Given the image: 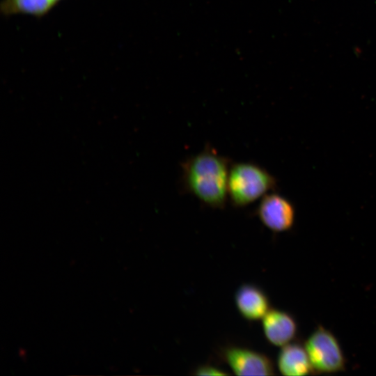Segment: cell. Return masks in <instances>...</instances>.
Segmentation results:
<instances>
[{
	"instance_id": "6da1fadb",
	"label": "cell",
	"mask_w": 376,
	"mask_h": 376,
	"mask_svg": "<svg viewBox=\"0 0 376 376\" xmlns=\"http://www.w3.org/2000/svg\"><path fill=\"white\" fill-rule=\"evenodd\" d=\"M230 160L207 146L182 164V180L187 191L201 203L222 209L228 200Z\"/></svg>"
},
{
	"instance_id": "8fae6325",
	"label": "cell",
	"mask_w": 376,
	"mask_h": 376,
	"mask_svg": "<svg viewBox=\"0 0 376 376\" xmlns=\"http://www.w3.org/2000/svg\"><path fill=\"white\" fill-rule=\"evenodd\" d=\"M61 0H53V1L56 4L58 1H60Z\"/></svg>"
},
{
	"instance_id": "3957f363",
	"label": "cell",
	"mask_w": 376,
	"mask_h": 376,
	"mask_svg": "<svg viewBox=\"0 0 376 376\" xmlns=\"http://www.w3.org/2000/svg\"><path fill=\"white\" fill-rule=\"evenodd\" d=\"M313 371L335 373L345 370V358L336 337L322 326L318 327L304 343Z\"/></svg>"
},
{
	"instance_id": "8992f818",
	"label": "cell",
	"mask_w": 376,
	"mask_h": 376,
	"mask_svg": "<svg viewBox=\"0 0 376 376\" xmlns=\"http://www.w3.org/2000/svg\"><path fill=\"white\" fill-rule=\"evenodd\" d=\"M265 338L272 345L283 347L291 343L297 334V324L289 313L270 308L262 319Z\"/></svg>"
},
{
	"instance_id": "277c9868",
	"label": "cell",
	"mask_w": 376,
	"mask_h": 376,
	"mask_svg": "<svg viewBox=\"0 0 376 376\" xmlns=\"http://www.w3.org/2000/svg\"><path fill=\"white\" fill-rule=\"evenodd\" d=\"M221 359L237 375H275L271 359L256 350L236 345H227L221 348Z\"/></svg>"
},
{
	"instance_id": "30bf717a",
	"label": "cell",
	"mask_w": 376,
	"mask_h": 376,
	"mask_svg": "<svg viewBox=\"0 0 376 376\" xmlns=\"http://www.w3.org/2000/svg\"><path fill=\"white\" fill-rule=\"evenodd\" d=\"M229 373L211 364H203L196 367L193 373L196 375H228Z\"/></svg>"
},
{
	"instance_id": "ba28073f",
	"label": "cell",
	"mask_w": 376,
	"mask_h": 376,
	"mask_svg": "<svg viewBox=\"0 0 376 376\" xmlns=\"http://www.w3.org/2000/svg\"><path fill=\"white\" fill-rule=\"evenodd\" d=\"M277 367L285 376H303L314 372L304 345L297 343L282 347L277 357Z\"/></svg>"
},
{
	"instance_id": "9c48e42d",
	"label": "cell",
	"mask_w": 376,
	"mask_h": 376,
	"mask_svg": "<svg viewBox=\"0 0 376 376\" xmlns=\"http://www.w3.org/2000/svg\"><path fill=\"white\" fill-rule=\"evenodd\" d=\"M56 3L52 0H4L1 5L6 14L43 15Z\"/></svg>"
},
{
	"instance_id": "7a4b0ae2",
	"label": "cell",
	"mask_w": 376,
	"mask_h": 376,
	"mask_svg": "<svg viewBox=\"0 0 376 376\" xmlns=\"http://www.w3.org/2000/svg\"><path fill=\"white\" fill-rule=\"evenodd\" d=\"M276 178L262 166L251 162L230 165L228 180V196L237 207L247 206L276 189Z\"/></svg>"
},
{
	"instance_id": "52a82bcc",
	"label": "cell",
	"mask_w": 376,
	"mask_h": 376,
	"mask_svg": "<svg viewBox=\"0 0 376 376\" xmlns=\"http://www.w3.org/2000/svg\"><path fill=\"white\" fill-rule=\"evenodd\" d=\"M235 303L240 314L249 321L263 319L270 309V301L265 292L253 283H244L237 288Z\"/></svg>"
},
{
	"instance_id": "5b68a950",
	"label": "cell",
	"mask_w": 376,
	"mask_h": 376,
	"mask_svg": "<svg viewBox=\"0 0 376 376\" xmlns=\"http://www.w3.org/2000/svg\"><path fill=\"white\" fill-rule=\"evenodd\" d=\"M256 215L269 230L281 233L288 231L293 226L295 210L285 197L276 193H268L260 198Z\"/></svg>"
}]
</instances>
